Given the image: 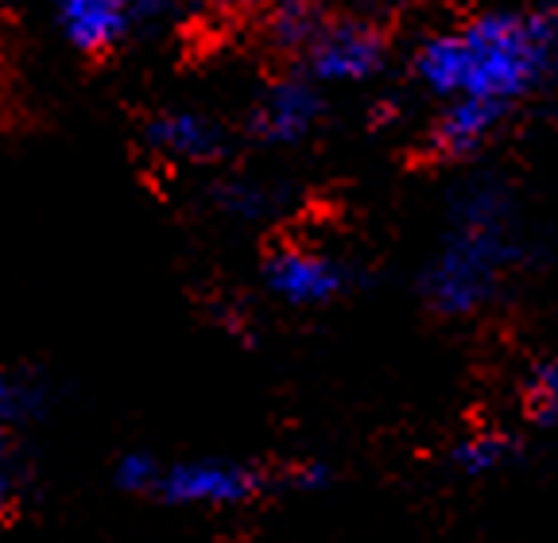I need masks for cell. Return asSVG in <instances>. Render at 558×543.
<instances>
[{"instance_id": "obj_16", "label": "cell", "mask_w": 558, "mask_h": 543, "mask_svg": "<svg viewBox=\"0 0 558 543\" xmlns=\"http://www.w3.org/2000/svg\"><path fill=\"white\" fill-rule=\"evenodd\" d=\"M35 388L24 385L20 377H12L9 369H0V431H9L16 420L35 412Z\"/></svg>"}, {"instance_id": "obj_6", "label": "cell", "mask_w": 558, "mask_h": 543, "mask_svg": "<svg viewBox=\"0 0 558 543\" xmlns=\"http://www.w3.org/2000/svg\"><path fill=\"white\" fill-rule=\"evenodd\" d=\"M163 0H54V27L78 55L101 59L156 24Z\"/></svg>"}, {"instance_id": "obj_2", "label": "cell", "mask_w": 558, "mask_h": 543, "mask_svg": "<svg viewBox=\"0 0 558 543\" xmlns=\"http://www.w3.org/2000/svg\"><path fill=\"white\" fill-rule=\"evenodd\" d=\"M527 237L520 202L505 179L470 176L453 186L438 241L418 272V295L430 315L465 323L497 307L532 261Z\"/></svg>"}, {"instance_id": "obj_17", "label": "cell", "mask_w": 558, "mask_h": 543, "mask_svg": "<svg viewBox=\"0 0 558 543\" xmlns=\"http://www.w3.org/2000/svg\"><path fill=\"white\" fill-rule=\"evenodd\" d=\"M209 4H218L226 12H248V9H268L271 0H209Z\"/></svg>"}, {"instance_id": "obj_8", "label": "cell", "mask_w": 558, "mask_h": 543, "mask_svg": "<svg viewBox=\"0 0 558 543\" xmlns=\"http://www.w3.org/2000/svg\"><path fill=\"white\" fill-rule=\"evenodd\" d=\"M144 148L163 159V164L202 167L221 159L226 129H221L218 117L198 106H171L144 121Z\"/></svg>"}, {"instance_id": "obj_14", "label": "cell", "mask_w": 558, "mask_h": 543, "mask_svg": "<svg viewBox=\"0 0 558 543\" xmlns=\"http://www.w3.org/2000/svg\"><path fill=\"white\" fill-rule=\"evenodd\" d=\"M159 470H163V458L156 450H121L113 462V485L129 497H148L156 493Z\"/></svg>"}, {"instance_id": "obj_5", "label": "cell", "mask_w": 558, "mask_h": 543, "mask_svg": "<svg viewBox=\"0 0 558 543\" xmlns=\"http://www.w3.org/2000/svg\"><path fill=\"white\" fill-rule=\"evenodd\" d=\"M260 280L288 311H326L353 291V264L314 241H279L264 256Z\"/></svg>"}, {"instance_id": "obj_18", "label": "cell", "mask_w": 558, "mask_h": 543, "mask_svg": "<svg viewBox=\"0 0 558 543\" xmlns=\"http://www.w3.org/2000/svg\"><path fill=\"white\" fill-rule=\"evenodd\" d=\"M12 4H16V0H0V12H9Z\"/></svg>"}, {"instance_id": "obj_3", "label": "cell", "mask_w": 558, "mask_h": 543, "mask_svg": "<svg viewBox=\"0 0 558 543\" xmlns=\"http://www.w3.org/2000/svg\"><path fill=\"white\" fill-rule=\"evenodd\" d=\"M276 493H288L283 466L248 462V458L194 455V458H163L159 482L151 500L167 508H191V512H241V508L264 505Z\"/></svg>"}, {"instance_id": "obj_13", "label": "cell", "mask_w": 558, "mask_h": 543, "mask_svg": "<svg viewBox=\"0 0 558 543\" xmlns=\"http://www.w3.org/2000/svg\"><path fill=\"white\" fill-rule=\"evenodd\" d=\"M218 210L236 221H264L276 214V194L253 179H229L218 186Z\"/></svg>"}, {"instance_id": "obj_7", "label": "cell", "mask_w": 558, "mask_h": 543, "mask_svg": "<svg viewBox=\"0 0 558 543\" xmlns=\"http://www.w3.org/2000/svg\"><path fill=\"white\" fill-rule=\"evenodd\" d=\"M326 117V89H318L303 71L279 74L256 94L248 109V132L264 148H295L311 141Z\"/></svg>"}, {"instance_id": "obj_10", "label": "cell", "mask_w": 558, "mask_h": 543, "mask_svg": "<svg viewBox=\"0 0 558 543\" xmlns=\"http://www.w3.org/2000/svg\"><path fill=\"white\" fill-rule=\"evenodd\" d=\"M508 124V117L477 106H438L427 129V148L446 164L473 159L481 148L497 141V132Z\"/></svg>"}, {"instance_id": "obj_9", "label": "cell", "mask_w": 558, "mask_h": 543, "mask_svg": "<svg viewBox=\"0 0 558 543\" xmlns=\"http://www.w3.org/2000/svg\"><path fill=\"white\" fill-rule=\"evenodd\" d=\"M520 458H523L520 431L500 427V423L465 427L462 435H453L450 447H446V466H450L462 482H488V478L512 470Z\"/></svg>"}, {"instance_id": "obj_1", "label": "cell", "mask_w": 558, "mask_h": 543, "mask_svg": "<svg viewBox=\"0 0 558 543\" xmlns=\"http://www.w3.org/2000/svg\"><path fill=\"white\" fill-rule=\"evenodd\" d=\"M558 71V9H485L418 39L411 79L435 106L512 121Z\"/></svg>"}, {"instance_id": "obj_12", "label": "cell", "mask_w": 558, "mask_h": 543, "mask_svg": "<svg viewBox=\"0 0 558 543\" xmlns=\"http://www.w3.org/2000/svg\"><path fill=\"white\" fill-rule=\"evenodd\" d=\"M318 20H323V12L314 9L311 0H271L268 4V36L276 47L299 55L306 39H311Z\"/></svg>"}, {"instance_id": "obj_4", "label": "cell", "mask_w": 558, "mask_h": 543, "mask_svg": "<svg viewBox=\"0 0 558 543\" xmlns=\"http://www.w3.org/2000/svg\"><path fill=\"white\" fill-rule=\"evenodd\" d=\"M388 36L373 20L361 16H323L311 39L299 51V71L318 89L368 86L388 67Z\"/></svg>"}, {"instance_id": "obj_11", "label": "cell", "mask_w": 558, "mask_h": 543, "mask_svg": "<svg viewBox=\"0 0 558 543\" xmlns=\"http://www.w3.org/2000/svg\"><path fill=\"white\" fill-rule=\"evenodd\" d=\"M515 403L527 427L558 431V358H539L523 369L515 385Z\"/></svg>"}, {"instance_id": "obj_15", "label": "cell", "mask_w": 558, "mask_h": 543, "mask_svg": "<svg viewBox=\"0 0 558 543\" xmlns=\"http://www.w3.org/2000/svg\"><path fill=\"white\" fill-rule=\"evenodd\" d=\"M20 497H24V466H20L9 431H0V520L16 512Z\"/></svg>"}]
</instances>
